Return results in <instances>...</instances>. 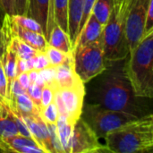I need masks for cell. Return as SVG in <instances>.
<instances>
[{"label": "cell", "instance_id": "19", "mask_svg": "<svg viewBox=\"0 0 153 153\" xmlns=\"http://www.w3.org/2000/svg\"><path fill=\"white\" fill-rule=\"evenodd\" d=\"M56 125L59 141H60L61 145L63 147L64 152L70 153L71 139H72V133H73L74 126L63 115L58 116V118H57Z\"/></svg>", "mask_w": 153, "mask_h": 153}, {"label": "cell", "instance_id": "10", "mask_svg": "<svg viewBox=\"0 0 153 153\" xmlns=\"http://www.w3.org/2000/svg\"><path fill=\"white\" fill-rule=\"evenodd\" d=\"M1 25H2L4 39L5 40L6 45H8L10 39L13 37H16L23 40L36 50L43 51L48 44L44 34L31 31L21 27L11 19L10 14L4 13V21Z\"/></svg>", "mask_w": 153, "mask_h": 153}, {"label": "cell", "instance_id": "9", "mask_svg": "<svg viewBox=\"0 0 153 153\" xmlns=\"http://www.w3.org/2000/svg\"><path fill=\"white\" fill-rule=\"evenodd\" d=\"M152 0H131L126 21V35L129 50L143 39L146 13Z\"/></svg>", "mask_w": 153, "mask_h": 153}, {"label": "cell", "instance_id": "30", "mask_svg": "<svg viewBox=\"0 0 153 153\" xmlns=\"http://www.w3.org/2000/svg\"><path fill=\"white\" fill-rule=\"evenodd\" d=\"M96 0H84L83 1V7H82V19L80 22V25H79V30H78V34L80 33V31L82 30V27L84 26V24L86 23L87 20L89 19L90 15L91 14V11H92V7L93 4L95 3ZM76 36V37H77Z\"/></svg>", "mask_w": 153, "mask_h": 153}, {"label": "cell", "instance_id": "7", "mask_svg": "<svg viewBox=\"0 0 153 153\" xmlns=\"http://www.w3.org/2000/svg\"><path fill=\"white\" fill-rule=\"evenodd\" d=\"M54 91V102L56 105L59 115L65 116L74 126L82 115L85 96L84 83L81 81L72 86Z\"/></svg>", "mask_w": 153, "mask_h": 153}, {"label": "cell", "instance_id": "34", "mask_svg": "<svg viewBox=\"0 0 153 153\" xmlns=\"http://www.w3.org/2000/svg\"><path fill=\"white\" fill-rule=\"evenodd\" d=\"M151 30H153V0L149 4L146 19H145V26H144V34Z\"/></svg>", "mask_w": 153, "mask_h": 153}, {"label": "cell", "instance_id": "31", "mask_svg": "<svg viewBox=\"0 0 153 153\" xmlns=\"http://www.w3.org/2000/svg\"><path fill=\"white\" fill-rule=\"evenodd\" d=\"M39 72L44 80L45 85L50 86L53 89V84L55 82V76H56V66L49 65L42 70H39Z\"/></svg>", "mask_w": 153, "mask_h": 153}, {"label": "cell", "instance_id": "28", "mask_svg": "<svg viewBox=\"0 0 153 153\" xmlns=\"http://www.w3.org/2000/svg\"><path fill=\"white\" fill-rule=\"evenodd\" d=\"M41 91L42 87L35 83H30L26 90V93L29 95V97L31 99L35 106L39 109V111L41 109Z\"/></svg>", "mask_w": 153, "mask_h": 153}, {"label": "cell", "instance_id": "15", "mask_svg": "<svg viewBox=\"0 0 153 153\" xmlns=\"http://www.w3.org/2000/svg\"><path fill=\"white\" fill-rule=\"evenodd\" d=\"M84 0H69L68 4V34L72 43L74 44L80 22L82 15V7Z\"/></svg>", "mask_w": 153, "mask_h": 153}, {"label": "cell", "instance_id": "5", "mask_svg": "<svg viewBox=\"0 0 153 153\" xmlns=\"http://www.w3.org/2000/svg\"><path fill=\"white\" fill-rule=\"evenodd\" d=\"M74 70L83 83L102 74L109 67L105 57L102 38L73 49Z\"/></svg>", "mask_w": 153, "mask_h": 153}, {"label": "cell", "instance_id": "22", "mask_svg": "<svg viewBox=\"0 0 153 153\" xmlns=\"http://www.w3.org/2000/svg\"><path fill=\"white\" fill-rule=\"evenodd\" d=\"M7 47L11 48L19 58H22V59L31 58L39 51V50L34 49L29 44H27L26 42H24L23 40L16 37H13L10 39Z\"/></svg>", "mask_w": 153, "mask_h": 153}, {"label": "cell", "instance_id": "44", "mask_svg": "<svg viewBox=\"0 0 153 153\" xmlns=\"http://www.w3.org/2000/svg\"><path fill=\"white\" fill-rule=\"evenodd\" d=\"M0 141H1V140H0Z\"/></svg>", "mask_w": 153, "mask_h": 153}, {"label": "cell", "instance_id": "18", "mask_svg": "<svg viewBox=\"0 0 153 153\" xmlns=\"http://www.w3.org/2000/svg\"><path fill=\"white\" fill-rule=\"evenodd\" d=\"M9 105L13 107L19 113L25 116H39V109L35 106L31 99L25 92L20 94L11 100H7Z\"/></svg>", "mask_w": 153, "mask_h": 153}, {"label": "cell", "instance_id": "8", "mask_svg": "<svg viewBox=\"0 0 153 153\" xmlns=\"http://www.w3.org/2000/svg\"><path fill=\"white\" fill-rule=\"evenodd\" d=\"M95 152H108V150L84 118L80 117L73 128L70 153Z\"/></svg>", "mask_w": 153, "mask_h": 153}, {"label": "cell", "instance_id": "37", "mask_svg": "<svg viewBox=\"0 0 153 153\" xmlns=\"http://www.w3.org/2000/svg\"><path fill=\"white\" fill-rule=\"evenodd\" d=\"M16 79L19 82V83L22 85V87L23 89H25V90H27V88L30 84V81L29 75H28V72H23V73H21V74H17Z\"/></svg>", "mask_w": 153, "mask_h": 153}, {"label": "cell", "instance_id": "29", "mask_svg": "<svg viewBox=\"0 0 153 153\" xmlns=\"http://www.w3.org/2000/svg\"><path fill=\"white\" fill-rule=\"evenodd\" d=\"M33 59V69L35 70H42L48 66H49V61L45 52L42 50H39L36 55L32 57Z\"/></svg>", "mask_w": 153, "mask_h": 153}, {"label": "cell", "instance_id": "4", "mask_svg": "<svg viewBox=\"0 0 153 153\" xmlns=\"http://www.w3.org/2000/svg\"><path fill=\"white\" fill-rule=\"evenodd\" d=\"M131 0L115 2L111 15L104 26L103 47L105 57L109 66L125 60L129 53L126 35V21Z\"/></svg>", "mask_w": 153, "mask_h": 153}, {"label": "cell", "instance_id": "36", "mask_svg": "<svg viewBox=\"0 0 153 153\" xmlns=\"http://www.w3.org/2000/svg\"><path fill=\"white\" fill-rule=\"evenodd\" d=\"M14 10L16 14L27 15L28 11V0H13Z\"/></svg>", "mask_w": 153, "mask_h": 153}, {"label": "cell", "instance_id": "41", "mask_svg": "<svg viewBox=\"0 0 153 153\" xmlns=\"http://www.w3.org/2000/svg\"><path fill=\"white\" fill-rule=\"evenodd\" d=\"M5 112V108H4V99L0 97V115L4 114Z\"/></svg>", "mask_w": 153, "mask_h": 153}, {"label": "cell", "instance_id": "25", "mask_svg": "<svg viewBox=\"0 0 153 153\" xmlns=\"http://www.w3.org/2000/svg\"><path fill=\"white\" fill-rule=\"evenodd\" d=\"M10 17L15 23H17L21 27L27 29L29 30H31V31L44 34L43 29L40 26V24L36 20H34L33 18L28 15H22V14L15 13V14H10Z\"/></svg>", "mask_w": 153, "mask_h": 153}, {"label": "cell", "instance_id": "16", "mask_svg": "<svg viewBox=\"0 0 153 153\" xmlns=\"http://www.w3.org/2000/svg\"><path fill=\"white\" fill-rule=\"evenodd\" d=\"M49 4L50 0H28L27 15L36 20L40 24L43 29L44 36L47 30Z\"/></svg>", "mask_w": 153, "mask_h": 153}, {"label": "cell", "instance_id": "23", "mask_svg": "<svg viewBox=\"0 0 153 153\" xmlns=\"http://www.w3.org/2000/svg\"><path fill=\"white\" fill-rule=\"evenodd\" d=\"M43 51L45 52L46 56H48L49 65H53V66H57V65L65 63L73 56V52L65 53V52H64L60 49H57L48 44H47V46L45 47Z\"/></svg>", "mask_w": 153, "mask_h": 153}, {"label": "cell", "instance_id": "11", "mask_svg": "<svg viewBox=\"0 0 153 153\" xmlns=\"http://www.w3.org/2000/svg\"><path fill=\"white\" fill-rule=\"evenodd\" d=\"M22 116L30 130L32 139L38 143V145L44 151L45 153H54L47 124L42 120L40 115Z\"/></svg>", "mask_w": 153, "mask_h": 153}, {"label": "cell", "instance_id": "32", "mask_svg": "<svg viewBox=\"0 0 153 153\" xmlns=\"http://www.w3.org/2000/svg\"><path fill=\"white\" fill-rule=\"evenodd\" d=\"M54 95H55V91L48 85H45L42 87V91H41V108L47 107L50 103L54 101Z\"/></svg>", "mask_w": 153, "mask_h": 153}, {"label": "cell", "instance_id": "14", "mask_svg": "<svg viewBox=\"0 0 153 153\" xmlns=\"http://www.w3.org/2000/svg\"><path fill=\"white\" fill-rule=\"evenodd\" d=\"M82 80L74 70V56H72L65 63L56 66V76L53 84V90L72 86Z\"/></svg>", "mask_w": 153, "mask_h": 153}, {"label": "cell", "instance_id": "2", "mask_svg": "<svg viewBox=\"0 0 153 153\" xmlns=\"http://www.w3.org/2000/svg\"><path fill=\"white\" fill-rule=\"evenodd\" d=\"M124 70L134 94L142 99L153 96V30L129 50Z\"/></svg>", "mask_w": 153, "mask_h": 153}, {"label": "cell", "instance_id": "33", "mask_svg": "<svg viewBox=\"0 0 153 153\" xmlns=\"http://www.w3.org/2000/svg\"><path fill=\"white\" fill-rule=\"evenodd\" d=\"M7 78L4 74L2 62H1V57H0V97L5 99L6 98V93H7Z\"/></svg>", "mask_w": 153, "mask_h": 153}, {"label": "cell", "instance_id": "20", "mask_svg": "<svg viewBox=\"0 0 153 153\" xmlns=\"http://www.w3.org/2000/svg\"><path fill=\"white\" fill-rule=\"evenodd\" d=\"M115 0H96L91 13L102 25H106L114 8Z\"/></svg>", "mask_w": 153, "mask_h": 153}, {"label": "cell", "instance_id": "38", "mask_svg": "<svg viewBox=\"0 0 153 153\" xmlns=\"http://www.w3.org/2000/svg\"><path fill=\"white\" fill-rule=\"evenodd\" d=\"M16 72H17V74H19L21 73H23V72H28L26 59H22V58H19V57L17 58Z\"/></svg>", "mask_w": 153, "mask_h": 153}, {"label": "cell", "instance_id": "39", "mask_svg": "<svg viewBox=\"0 0 153 153\" xmlns=\"http://www.w3.org/2000/svg\"><path fill=\"white\" fill-rule=\"evenodd\" d=\"M6 47H7V45H6L5 40L4 39V34H3V30H2V25L0 24V57L4 53V50H5Z\"/></svg>", "mask_w": 153, "mask_h": 153}, {"label": "cell", "instance_id": "17", "mask_svg": "<svg viewBox=\"0 0 153 153\" xmlns=\"http://www.w3.org/2000/svg\"><path fill=\"white\" fill-rule=\"evenodd\" d=\"M47 42L48 45L57 49H60L65 53L73 52V47L69 34L56 24H55L51 29Z\"/></svg>", "mask_w": 153, "mask_h": 153}, {"label": "cell", "instance_id": "24", "mask_svg": "<svg viewBox=\"0 0 153 153\" xmlns=\"http://www.w3.org/2000/svg\"><path fill=\"white\" fill-rule=\"evenodd\" d=\"M16 134H19L17 126L5 111L4 114L0 115V140Z\"/></svg>", "mask_w": 153, "mask_h": 153}, {"label": "cell", "instance_id": "13", "mask_svg": "<svg viewBox=\"0 0 153 153\" xmlns=\"http://www.w3.org/2000/svg\"><path fill=\"white\" fill-rule=\"evenodd\" d=\"M103 30L104 25L100 23L91 13L86 23L82 27V30L76 37V39L73 46V49L74 48L84 46L100 39L103 36Z\"/></svg>", "mask_w": 153, "mask_h": 153}, {"label": "cell", "instance_id": "6", "mask_svg": "<svg viewBox=\"0 0 153 153\" xmlns=\"http://www.w3.org/2000/svg\"><path fill=\"white\" fill-rule=\"evenodd\" d=\"M84 116V120L94 130L100 139L139 118V117L134 115L105 108L98 103L87 105Z\"/></svg>", "mask_w": 153, "mask_h": 153}, {"label": "cell", "instance_id": "26", "mask_svg": "<svg viewBox=\"0 0 153 153\" xmlns=\"http://www.w3.org/2000/svg\"><path fill=\"white\" fill-rule=\"evenodd\" d=\"M40 117L47 124H56L59 113L56 103L53 101L45 108H42L39 111Z\"/></svg>", "mask_w": 153, "mask_h": 153}, {"label": "cell", "instance_id": "12", "mask_svg": "<svg viewBox=\"0 0 153 153\" xmlns=\"http://www.w3.org/2000/svg\"><path fill=\"white\" fill-rule=\"evenodd\" d=\"M68 4L69 0H50L46 39H48L49 32L55 24L68 33Z\"/></svg>", "mask_w": 153, "mask_h": 153}, {"label": "cell", "instance_id": "3", "mask_svg": "<svg viewBox=\"0 0 153 153\" xmlns=\"http://www.w3.org/2000/svg\"><path fill=\"white\" fill-rule=\"evenodd\" d=\"M108 152H149L153 147V116L148 113L103 137Z\"/></svg>", "mask_w": 153, "mask_h": 153}, {"label": "cell", "instance_id": "21", "mask_svg": "<svg viewBox=\"0 0 153 153\" xmlns=\"http://www.w3.org/2000/svg\"><path fill=\"white\" fill-rule=\"evenodd\" d=\"M17 58L18 56H16V54L11 48L6 47L4 53L1 56V62L4 74L7 78V82L12 81L17 75V72H16Z\"/></svg>", "mask_w": 153, "mask_h": 153}, {"label": "cell", "instance_id": "43", "mask_svg": "<svg viewBox=\"0 0 153 153\" xmlns=\"http://www.w3.org/2000/svg\"><path fill=\"white\" fill-rule=\"evenodd\" d=\"M122 0H115V2H121Z\"/></svg>", "mask_w": 153, "mask_h": 153}, {"label": "cell", "instance_id": "35", "mask_svg": "<svg viewBox=\"0 0 153 153\" xmlns=\"http://www.w3.org/2000/svg\"><path fill=\"white\" fill-rule=\"evenodd\" d=\"M0 11L7 14H15L13 0H0Z\"/></svg>", "mask_w": 153, "mask_h": 153}, {"label": "cell", "instance_id": "1", "mask_svg": "<svg viewBox=\"0 0 153 153\" xmlns=\"http://www.w3.org/2000/svg\"><path fill=\"white\" fill-rule=\"evenodd\" d=\"M124 60L112 64L111 69L100 81L96 91V100L101 107L124 113L143 117L145 113L140 99L137 97L126 78Z\"/></svg>", "mask_w": 153, "mask_h": 153}, {"label": "cell", "instance_id": "40", "mask_svg": "<svg viewBox=\"0 0 153 153\" xmlns=\"http://www.w3.org/2000/svg\"><path fill=\"white\" fill-rule=\"evenodd\" d=\"M28 75H29L30 83H35V82H36V80H37V78L39 76V71L35 70V69L30 70V71H28Z\"/></svg>", "mask_w": 153, "mask_h": 153}, {"label": "cell", "instance_id": "27", "mask_svg": "<svg viewBox=\"0 0 153 153\" xmlns=\"http://www.w3.org/2000/svg\"><path fill=\"white\" fill-rule=\"evenodd\" d=\"M47 126H48V129L49 132L50 142H51V145H52L54 153H65L63 147L61 145V143L59 141L58 134H57L56 125V124H47Z\"/></svg>", "mask_w": 153, "mask_h": 153}, {"label": "cell", "instance_id": "42", "mask_svg": "<svg viewBox=\"0 0 153 153\" xmlns=\"http://www.w3.org/2000/svg\"><path fill=\"white\" fill-rule=\"evenodd\" d=\"M6 146L4 145V143L0 141V152H7V149L5 148Z\"/></svg>", "mask_w": 153, "mask_h": 153}]
</instances>
